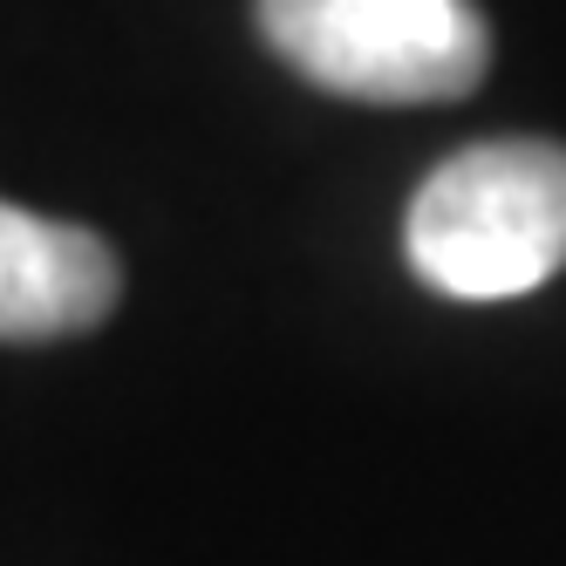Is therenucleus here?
I'll return each instance as SVG.
<instances>
[{
  "label": "nucleus",
  "mask_w": 566,
  "mask_h": 566,
  "mask_svg": "<svg viewBox=\"0 0 566 566\" xmlns=\"http://www.w3.org/2000/svg\"><path fill=\"white\" fill-rule=\"evenodd\" d=\"M124 294V266L90 226L42 219L0 198V342L90 335Z\"/></svg>",
  "instance_id": "nucleus-3"
},
{
  "label": "nucleus",
  "mask_w": 566,
  "mask_h": 566,
  "mask_svg": "<svg viewBox=\"0 0 566 566\" xmlns=\"http://www.w3.org/2000/svg\"><path fill=\"white\" fill-rule=\"evenodd\" d=\"M266 49L328 96L458 103L492 69L471 0H253Z\"/></svg>",
  "instance_id": "nucleus-2"
},
{
  "label": "nucleus",
  "mask_w": 566,
  "mask_h": 566,
  "mask_svg": "<svg viewBox=\"0 0 566 566\" xmlns=\"http://www.w3.org/2000/svg\"><path fill=\"white\" fill-rule=\"evenodd\" d=\"M417 280L451 301H518L566 266V144H471L417 185L402 219Z\"/></svg>",
  "instance_id": "nucleus-1"
}]
</instances>
